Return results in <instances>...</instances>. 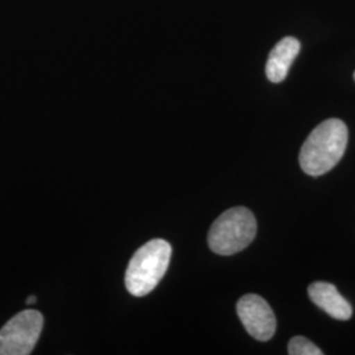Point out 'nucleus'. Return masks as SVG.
<instances>
[{
	"label": "nucleus",
	"mask_w": 355,
	"mask_h": 355,
	"mask_svg": "<svg viewBox=\"0 0 355 355\" xmlns=\"http://www.w3.org/2000/svg\"><path fill=\"white\" fill-rule=\"evenodd\" d=\"M36 302H37V297H36V296H33V295H32V296H29V297L26 300V303L28 305L35 304Z\"/></svg>",
	"instance_id": "obj_9"
},
{
	"label": "nucleus",
	"mask_w": 355,
	"mask_h": 355,
	"mask_svg": "<svg viewBox=\"0 0 355 355\" xmlns=\"http://www.w3.org/2000/svg\"><path fill=\"white\" fill-rule=\"evenodd\" d=\"M44 318L36 309H26L13 316L0 329V355H28L37 343Z\"/></svg>",
	"instance_id": "obj_4"
},
{
	"label": "nucleus",
	"mask_w": 355,
	"mask_h": 355,
	"mask_svg": "<svg viewBox=\"0 0 355 355\" xmlns=\"http://www.w3.org/2000/svg\"><path fill=\"white\" fill-rule=\"evenodd\" d=\"M354 80H355V73H354Z\"/></svg>",
	"instance_id": "obj_10"
},
{
	"label": "nucleus",
	"mask_w": 355,
	"mask_h": 355,
	"mask_svg": "<svg viewBox=\"0 0 355 355\" xmlns=\"http://www.w3.org/2000/svg\"><path fill=\"white\" fill-rule=\"evenodd\" d=\"M288 354L290 355H322V350L311 343L308 338L296 336L288 343Z\"/></svg>",
	"instance_id": "obj_8"
},
{
	"label": "nucleus",
	"mask_w": 355,
	"mask_h": 355,
	"mask_svg": "<svg viewBox=\"0 0 355 355\" xmlns=\"http://www.w3.org/2000/svg\"><path fill=\"white\" fill-rule=\"evenodd\" d=\"M171 245L155 239L146 242L132 257L125 272V286L130 295L142 297L164 278L171 258Z\"/></svg>",
	"instance_id": "obj_2"
},
{
	"label": "nucleus",
	"mask_w": 355,
	"mask_h": 355,
	"mask_svg": "<svg viewBox=\"0 0 355 355\" xmlns=\"http://www.w3.org/2000/svg\"><path fill=\"white\" fill-rule=\"evenodd\" d=\"M308 295L315 304L336 320L346 321L352 318L353 308L336 288L327 282H315L308 287Z\"/></svg>",
	"instance_id": "obj_6"
},
{
	"label": "nucleus",
	"mask_w": 355,
	"mask_h": 355,
	"mask_svg": "<svg viewBox=\"0 0 355 355\" xmlns=\"http://www.w3.org/2000/svg\"><path fill=\"white\" fill-rule=\"evenodd\" d=\"M237 315L246 331L258 341H268L275 334L277 318L266 300L258 295L242 296L237 303Z\"/></svg>",
	"instance_id": "obj_5"
},
{
	"label": "nucleus",
	"mask_w": 355,
	"mask_h": 355,
	"mask_svg": "<svg viewBox=\"0 0 355 355\" xmlns=\"http://www.w3.org/2000/svg\"><path fill=\"white\" fill-rule=\"evenodd\" d=\"M300 51V42L295 37H284L270 51L266 64L267 79L280 83L286 79L292 62Z\"/></svg>",
	"instance_id": "obj_7"
},
{
	"label": "nucleus",
	"mask_w": 355,
	"mask_h": 355,
	"mask_svg": "<svg viewBox=\"0 0 355 355\" xmlns=\"http://www.w3.org/2000/svg\"><path fill=\"white\" fill-rule=\"evenodd\" d=\"M257 234V220L245 207L225 211L209 229L208 245L218 255H233L246 249Z\"/></svg>",
	"instance_id": "obj_3"
},
{
	"label": "nucleus",
	"mask_w": 355,
	"mask_h": 355,
	"mask_svg": "<svg viewBox=\"0 0 355 355\" xmlns=\"http://www.w3.org/2000/svg\"><path fill=\"white\" fill-rule=\"evenodd\" d=\"M349 132L340 119H329L315 128L305 140L299 162L305 174L318 177L337 165L347 146Z\"/></svg>",
	"instance_id": "obj_1"
}]
</instances>
